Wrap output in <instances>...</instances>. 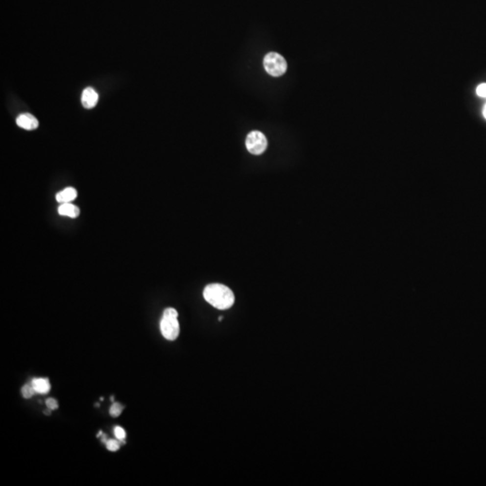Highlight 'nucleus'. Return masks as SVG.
<instances>
[{
  "label": "nucleus",
  "mask_w": 486,
  "mask_h": 486,
  "mask_svg": "<svg viewBox=\"0 0 486 486\" xmlns=\"http://www.w3.org/2000/svg\"><path fill=\"white\" fill-rule=\"evenodd\" d=\"M203 295L205 301L216 309H229L235 301V296L232 290L221 284H211L206 286Z\"/></svg>",
  "instance_id": "f257e3e1"
},
{
  "label": "nucleus",
  "mask_w": 486,
  "mask_h": 486,
  "mask_svg": "<svg viewBox=\"0 0 486 486\" xmlns=\"http://www.w3.org/2000/svg\"><path fill=\"white\" fill-rule=\"evenodd\" d=\"M264 67L267 72L271 76L279 77L287 72L288 64L280 54L276 52H269L264 59Z\"/></svg>",
  "instance_id": "f03ea898"
},
{
  "label": "nucleus",
  "mask_w": 486,
  "mask_h": 486,
  "mask_svg": "<svg viewBox=\"0 0 486 486\" xmlns=\"http://www.w3.org/2000/svg\"><path fill=\"white\" fill-rule=\"evenodd\" d=\"M246 147L252 154H262L267 147V141L263 133L259 131H253L247 136Z\"/></svg>",
  "instance_id": "7ed1b4c3"
},
{
  "label": "nucleus",
  "mask_w": 486,
  "mask_h": 486,
  "mask_svg": "<svg viewBox=\"0 0 486 486\" xmlns=\"http://www.w3.org/2000/svg\"><path fill=\"white\" fill-rule=\"evenodd\" d=\"M160 331L168 340H175L179 336L180 327L177 318L163 317L160 320Z\"/></svg>",
  "instance_id": "20e7f679"
},
{
  "label": "nucleus",
  "mask_w": 486,
  "mask_h": 486,
  "mask_svg": "<svg viewBox=\"0 0 486 486\" xmlns=\"http://www.w3.org/2000/svg\"><path fill=\"white\" fill-rule=\"evenodd\" d=\"M17 124L19 127L27 131H33L39 126L38 120L36 119V117L28 113L22 114L17 117Z\"/></svg>",
  "instance_id": "39448f33"
},
{
  "label": "nucleus",
  "mask_w": 486,
  "mask_h": 486,
  "mask_svg": "<svg viewBox=\"0 0 486 486\" xmlns=\"http://www.w3.org/2000/svg\"><path fill=\"white\" fill-rule=\"evenodd\" d=\"M98 102V94L93 88H87L83 90L81 96V103L85 108L91 109Z\"/></svg>",
  "instance_id": "423d86ee"
},
{
  "label": "nucleus",
  "mask_w": 486,
  "mask_h": 486,
  "mask_svg": "<svg viewBox=\"0 0 486 486\" xmlns=\"http://www.w3.org/2000/svg\"><path fill=\"white\" fill-rule=\"evenodd\" d=\"M77 190L74 188H66L56 194V200L60 204L72 203L73 200L77 198Z\"/></svg>",
  "instance_id": "0eeeda50"
},
{
  "label": "nucleus",
  "mask_w": 486,
  "mask_h": 486,
  "mask_svg": "<svg viewBox=\"0 0 486 486\" xmlns=\"http://www.w3.org/2000/svg\"><path fill=\"white\" fill-rule=\"evenodd\" d=\"M58 213L60 216H67L70 218H77L79 216V208L77 205H73L72 203L61 204L58 208Z\"/></svg>",
  "instance_id": "6e6552de"
},
{
  "label": "nucleus",
  "mask_w": 486,
  "mask_h": 486,
  "mask_svg": "<svg viewBox=\"0 0 486 486\" xmlns=\"http://www.w3.org/2000/svg\"><path fill=\"white\" fill-rule=\"evenodd\" d=\"M34 391L37 393L45 394L50 392V384L49 379L47 378H34L31 383Z\"/></svg>",
  "instance_id": "1a4fd4ad"
},
{
  "label": "nucleus",
  "mask_w": 486,
  "mask_h": 486,
  "mask_svg": "<svg viewBox=\"0 0 486 486\" xmlns=\"http://www.w3.org/2000/svg\"><path fill=\"white\" fill-rule=\"evenodd\" d=\"M122 411H123V406L122 405L121 403H113V405L111 406L109 413H110L112 417L116 418V417H118V416L121 415Z\"/></svg>",
  "instance_id": "9d476101"
},
{
  "label": "nucleus",
  "mask_w": 486,
  "mask_h": 486,
  "mask_svg": "<svg viewBox=\"0 0 486 486\" xmlns=\"http://www.w3.org/2000/svg\"><path fill=\"white\" fill-rule=\"evenodd\" d=\"M105 445H106V448L112 452H116L121 447L120 440H118V439H109L105 443Z\"/></svg>",
  "instance_id": "9b49d317"
},
{
  "label": "nucleus",
  "mask_w": 486,
  "mask_h": 486,
  "mask_svg": "<svg viewBox=\"0 0 486 486\" xmlns=\"http://www.w3.org/2000/svg\"><path fill=\"white\" fill-rule=\"evenodd\" d=\"M21 392H22L23 397L25 398V399H29V398L33 396L35 391H34L33 387H32V385H25V386H24L22 387Z\"/></svg>",
  "instance_id": "f8f14e48"
},
{
  "label": "nucleus",
  "mask_w": 486,
  "mask_h": 486,
  "mask_svg": "<svg viewBox=\"0 0 486 486\" xmlns=\"http://www.w3.org/2000/svg\"><path fill=\"white\" fill-rule=\"evenodd\" d=\"M115 435H116V437L118 440H120L122 443H125L124 442V438L126 437V433H125V431L122 427L117 426V427L115 428Z\"/></svg>",
  "instance_id": "ddd939ff"
},
{
  "label": "nucleus",
  "mask_w": 486,
  "mask_h": 486,
  "mask_svg": "<svg viewBox=\"0 0 486 486\" xmlns=\"http://www.w3.org/2000/svg\"><path fill=\"white\" fill-rule=\"evenodd\" d=\"M163 317H169V318H177L178 313L174 308H167L163 313Z\"/></svg>",
  "instance_id": "4468645a"
},
{
  "label": "nucleus",
  "mask_w": 486,
  "mask_h": 486,
  "mask_svg": "<svg viewBox=\"0 0 486 486\" xmlns=\"http://www.w3.org/2000/svg\"><path fill=\"white\" fill-rule=\"evenodd\" d=\"M46 406L48 407V409L51 410V411H54V410L58 409L59 407V403L56 401L55 399L53 398H49L46 400Z\"/></svg>",
  "instance_id": "2eb2a0df"
},
{
  "label": "nucleus",
  "mask_w": 486,
  "mask_h": 486,
  "mask_svg": "<svg viewBox=\"0 0 486 486\" xmlns=\"http://www.w3.org/2000/svg\"><path fill=\"white\" fill-rule=\"evenodd\" d=\"M476 94L480 97H486V83L480 84L477 87Z\"/></svg>",
  "instance_id": "dca6fc26"
},
{
  "label": "nucleus",
  "mask_w": 486,
  "mask_h": 486,
  "mask_svg": "<svg viewBox=\"0 0 486 486\" xmlns=\"http://www.w3.org/2000/svg\"><path fill=\"white\" fill-rule=\"evenodd\" d=\"M50 411H51V410L50 409L46 410V411H45V412H44V413H45V414L46 415H50Z\"/></svg>",
  "instance_id": "f3484780"
},
{
  "label": "nucleus",
  "mask_w": 486,
  "mask_h": 486,
  "mask_svg": "<svg viewBox=\"0 0 486 486\" xmlns=\"http://www.w3.org/2000/svg\"><path fill=\"white\" fill-rule=\"evenodd\" d=\"M483 114H484V116H485V118H486V105H485V107H484V111H483Z\"/></svg>",
  "instance_id": "a211bd4d"
},
{
  "label": "nucleus",
  "mask_w": 486,
  "mask_h": 486,
  "mask_svg": "<svg viewBox=\"0 0 486 486\" xmlns=\"http://www.w3.org/2000/svg\"><path fill=\"white\" fill-rule=\"evenodd\" d=\"M102 441L105 442V443L107 442V439H106V436H105V435H103V437H102Z\"/></svg>",
  "instance_id": "6ab92c4d"
},
{
  "label": "nucleus",
  "mask_w": 486,
  "mask_h": 486,
  "mask_svg": "<svg viewBox=\"0 0 486 486\" xmlns=\"http://www.w3.org/2000/svg\"><path fill=\"white\" fill-rule=\"evenodd\" d=\"M222 319H223V318H222V316H220V317H219V319H218V320H220V321H221V320H222Z\"/></svg>",
  "instance_id": "aec40b11"
}]
</instances>
